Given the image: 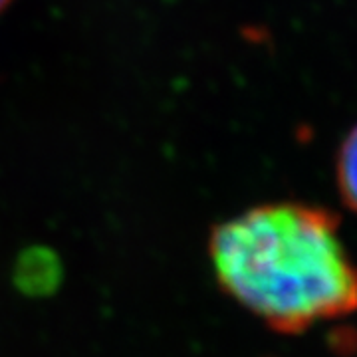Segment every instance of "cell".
I'll use <instances>...</instances> for the list:
<instances>
[{"label":"cell","instance_id":"6da1fadb","mask_svg":"<svg viewBox=\"0 0 357 357\" xmlns=\"http://www.w3.org/2000/svg\"><path fill=\"white\" fill-rule=\"evenodd\" d=\"M340 217L306 203L252 206L208 238L218 284L270 330L302 333L357 312V262Z\"/></svg>","mask_w":357,"mask_h":357},{"label":"cell","instance_id":"7a4b0ae2","mask_svg":"<svg viewBox=\"0 0 357 357\" xmlns=\"http://www.w3.org/2000/svg\"><path fill=\"white\" fill-rule=\"evenodd\" d=\"M335 185L345 206L357 215V126L347 131L335 155Z\"/></svg>","mask_w":357,"mask_h":357},{"label":"cell","instance_id":"3957f363","mask_svg":"<svg viewBox=\"0 0 357 357\" xmlns=\"http://www.w3.org/2000/svg\"><path fill=\"white\" fill-rule=\"evenodd\" d=\"M50 256L48 255H32L28 264H20L18 268V276L22 286H30L32 292L38 288H46L52 284V276H58V270L50 266Z\"/></svg>","mask_w":357,"mask_h":357},{"label":"cell","instance_id":"277c9868","mask_svg":"<svg viewBox=\"0 0 357 357\" xmlns=\"http://www.w3.org/2000/svg\"><path fill=\"white\" fill-rule=\"evenodd\" d=\"M10 2H13V0H0V13H4V10L8 8Z\"/></svg>","mask_w":357,"mask_h":357}]
</instances>
